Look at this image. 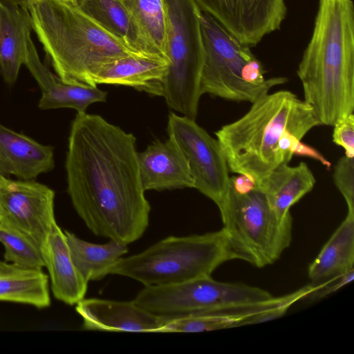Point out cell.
<instances>
[{
	"instance_id": "cell-27",
	"label": "cell",
	"mask_w": 354,
	"mask_h": 354,
	"mask_svg": "<svg viewBox=\"0 0 354 354\" xmlns=\"http://www.w3.org/2000/svg\"><path fill=\"white\" fill-rule=\"evenodd\" d=\"M0 242L4 261L29 269L42 270L46 262L42 251L26 234L0 221Z\"/></svg>"
},
{
	"instance_id": "cell-15",
	"label": "cell",
	"mask_w": 354,
	"mask_h": 354,
	"mask_svg": "<svg viewBox=\"0 0 354 354\" xmlns=\"http://www.w3.org/2000/svg\"><path fill=\"white\" fill-rule=\"evenodd\" d=\"M24 64L41 91L38 104L41 109L69 108L84 113L90 104L106 100L107 93L97 86L69 84L52 73L41 62L32 39Z\"/></svg>"
},
{
	"instance_id": "cell-12",
	"label": "cell",
	"mask_w": 354,
	"mask_h": 354,
	"mask_svg": "<svg viewBox=\"0 0 354 354\" xmlns=\"http://www.w3.org/2000/svg\"><path fill=\"white\" fill-rule=\"evenodd\" d=\"M241 44L252 47L281 27L285 0H192Z\"/></svg>"
},
{
	"instance_id": "cell-28",
	"label": "cell",
	"mask_w": 354,
	"mask_h": 354,
	"mask_svg": "<svg viewBox=\"0 0 354 354\" xmlns=\"http://www.w3.org/2000/svg\"><path fill=\"white\" fill-rule=\"evenodd\" d=\"M333 178L345 199L347 213L354 214V158H340L334 167Z\"/></svg>"
},
{
	"instance_id": "cell-30",
	"label": "cell",
	"mask_w": 354,
	"mask_h": 354,
	"mask_svg": "<svg viewBox=\"0 0 354 354\" xmlns=\"http://www.w3.org/2000/svg\"><path fill=\"white\" fill-rule=\"evenodd\" d=\"M353 279L354 268L323 283H317L316 288L309 292L304 299L314 301L323 299L351 283Z\"/></svg>"
},
{
	"instance_id": "cell-4",
	"label": "cell",
	"mask_w": 354,
	"mask_h": 354,
	"mask_svg": "<svg viewBox=\"0 0 354 354\" xmlns=\"http://www.w3.org/2000/svg\"><path fill=\"white\" fill-rule=\"evenodd\" d=\"M32 29L57 75L64 82L95 86L108 63L137 54L110 35L75 1L34 0L28 6Z\"/></svg>"
},
{
	"instance_id": "cell-14",
	"label": "cell",
	"mask_w": 354,
	"mask_h": 354,
	"mask_svg": "<svg viewBox=\"0 0 354 354\" xmlns=\"http://www.w3.org/2000/svg\"><path fill=\"white\" fill-rule=\"evenodd\" d=\"M137 158L145 191L194 188L187 158L171 138L152 142Z\"/></svg>"
},
{
	"instance_id": "cell-26",
	"label": "cell",
	"mask_w": 354,
	"mask_h": 354,
	"mask_svg": "<svg viewBox=\"0 0 354 354\" xmlns=\"http://www.w3.org/2000/svg\"><path fill=\"white\" fill-rule=\"evenodd\" d=\"M121 1L129 10L152 46L167 59V15L165 1Z\"/></svg>"
},
{
	"instance_id": "cell-21",
	"label": "cell",
	"mask_w": 354,
	"mask_h": 354,
	"mask_svg": "<svg viewBox=\"0 0 354 354\" xmlns=\"http://www.w3.org/2000/svg\"><path fill=\"white\" fill-rule=\"evenodd\" d=\"M316 180L308 165L301 162L291 167L283 164L264 180L259 190L263 192L269 203L282 219L292 218L290 209L314 187Z\"/></svg>"
},
{
	"instance_id": "cell-33",
	"label": "cell",
	"mask_w": 354,
	"mask_h": 354,
	"mask_svg": "<svg viewBox=\"0 0 354 354\" xmlns=\"http://www.w3.org/2000/svg\"><path fill=\"white\" fill-rule=\"evenodd\" d=\"M70 1H75V0H70Z\"/></svg>"
},
{
	"instance_id": "cell-5",
	"label": "cell",
	"mask_w": 354,
	"mask_h": 354,
	"mask_svg": "<svg viewBox=\"0 0 354 354\" xmlns=\"http://www.w3.org/2000/svg\"><path fill=\"white\" fill-rule=\"evenodd\" d=\"M232 259L236 257L222 228L203 234L166 237L140 253L120 258L109 274L131 278L145 286L171 285L211 276Z\"/></svg>"
},
{
	"instance_id": "cell-7",
	"label": "cell",
	"mask_w": 354,
	"mask_h": 354,
	"mask_svg": "<svg viewBox=\"0 0 354 354\" xmlns=\"http://www.w3.org/2000/svg\"><path fill=\"white\" fill-rule=\"evenodd\" d=\"M167 15L166 75L160 82L158 96L174 111L192 120L198 114L204 46L201 10L192 0H165Z\"/></svg>"
},
{
	"instance_id": "cell-9",
	"label": "cell",
	"mask_w": 354,
	"mask_h": 354,
	"mask_svg": "<svg viewBox=\"0 0 354 354\" xmlns=\"http://www.w3.org/2000/svg\"><path fill=\"white\" fill-rule=\"evenodd\" d=\"M273 297L258 287L218 281L206 276L176 284L145 286L133 301L157 315L175 317L254 304Z\"/></svg>"
},
{
	"instance_id": "cell-25",
	"label": "cell",
	"mask_w": 354,
	"mask_h": 354,
	"mask_svg": "<svg viewBox=\"0 0 354 354\" xmlns=\"http://www.w3.org/2000/svg\"><path fill=\"white\" fill-rule=\"evenodd\" d=\"M255 313L253 304L228 307L220 310L169 317L160 333L205 332L241 326L243 322Z\"/></svg>"
},
{
	"instance_id": "cell-10",
	"label": "cell",
	"mask_w": 354,
	"mask_h": 354,
	"mask_svg": "<svg viewBox=\"0 0 354 354\" xmlns=\"http://www.w3.org/2000/svg\"><path fill=\"white\" fill-rule=\"evenodd\" d=\"M167 133L187 158L194 180V188L211 199L218 207L231 186L225 156L217 139L195 121L170 113Z\"/></svg>"
},
{
	"instance_id": "cell-32",
	"label": "cell",
	"mask_w": 354,
	"mask_h": 354,
	"mask_svg": "<svg viewBox=\"0 0 354 354\" xmlns=\"http://www.w3.org/2000/svg\"><path fill=\"white\" fill-rule=\"evenodd\" d=\"M6 180L7 178L6 176L0 174V187L3 185Z\"/></svg>"
},
{
	"instance_id": "cell-18",
	"label": "cell",
	"mask_w": 354,
	"mask_h": 354,
	"mask_svg": "<svg viewBox=\"0 0 354 354\" xmlns=\"http://www.w3.org/2000/svg\"><path fill=\"white\" fill-rule=\"evenodd\" d=\"M167 58L160 55L132 54L118 58L93 77V84L122 85L157 95L158 84L166 75Z\"/></svg>"
},
{
	"instance_id": "cell-24",
	"label": "cell",
	"mask_w": 354,
	"mask_h": 354,
	"mask_svg": "<svg viewBox=\"0 0 354 354\" xmlns=\"http://www.w3.org/2000/svg\"><path fill=\"white\" fill-rule=\"evenodd\" d=\"M64 232L71 259L88 283L109 274L111 267L128 252L126 244L114 240L96 244L84 241L71 232Z\"/></svg>"
},
{
	"instance_id": "cell-11",
	"label": "cell",
	"mask_w": 354,
	"mask_h": 354,
	"mask_svg": "<svg viewBox=\"0 0 354 354\" xmlns=\"http://www.w3.org/2000/svg\"><path fill=\"white\" fill-rule=\"evenodd\" d=\"M55 192L32 180L7 178L0 187V221L28 236L42 251L56 223Z\"/></svg>"
},
{
	"instance_id": "cell-29",
	"label": "cell",
	"mask_w": 354,
	"mask_h": 354,
	"mask_svg": "<svg viewBox=\"0 0 354 354\" xmlns=\"http://www.w3.org/2000/svg\"><path fill=\"white\" fill-rule=\"evenodd\" d=\"M333 127V142L344 148L346 156L354 158L353 113L339 120Z\"/></svg>"
},
{
	"instance_id": "cell-1",
	"label": "cell",
	"mask_w": 354,
	"mask_h": 354,
	"mask_svg": "<svg viewBox=\"0 0 354 354\" xmlns=\"http://www.w3.org/2000/svg\"><path fill=\"white\" fill-rule=\"evenodd\" d=\"M137 153L133 133L99 115L77 113L65 162L68 194L94 234L126 245L143 235L151 211Z\"/></svg>"
},
{
	"instance_id": "cell-2",
	"label": "cell",
	"mask_w": 354,
	"mask_h": 354,
	"mask_svg": "<svg viewBox=\"0 0 354 354\" xmlns=\"http://www.w3.org/2000/svg\"><path fill=\"white\" fill-rule=\"evenodd\" d=\"M321 125L313 109L290 91L267 93L252 103L241 118L215 132L229 171L244 176L259 189L278 167L295 154L328 161L301 143L314 127Z\"/></svg>"
},
{
	"instance_id": "cell-8",
	"label": "cell",
	"mask_w": 354,
	"mask_h": 354,
	"mask_svg": "<svg viewBox=\"0 0 354 354\" xmlns=\"http://www.w3.org/2000/svg\"><path fill=\"white\" fill-rule=\"evenodd\" d=\"M218 209L236 259L263 268L274 263L290 245L292 218H280L263 192H240L231 184Z\"/></svg>"
},
{
	"instance_id": "cell-23",
	"label": "cell",
	"mask_w": 354,
	"mask_h": 354,
	"mask_svg": "<svg viewBox=\"0 0 354 354\" xmlns=\"http://www.w3.org/2000/svg\"><path fill=\"white\" fill-rule=\"evenodd\" d=\"M0 301L37 308L50 304L48 276L42 270L24 268L0 260Z\"/></svg>"
},
{
	"instance_id": "cell-22",
	"label": "cell",
	"mask_w": 354,
	"mask_h": 354,
	"mask_svg": "<svg viewBox=\"0 0 354 354\" xmlns=\"http://www.w3.org/2000/svg\"><path fill=\"white\" fill-rule=\"evenodd\" d=\"M354 214L347 213L333 235L309 265L308 278L321 283L354 268Z\"/></svg>"
},
{
	"instance_id": "cell-16",
	"label": "cell",
	"mask_w": 354,
	"mask_h": 354,
	"mask_svg": "<svg viewBox=\"0 0 354 354\" xmlns=\"http://www.w3.org/2000/svg\"><path fill=\"white\" fill-rule=\"evenodd\" d=\"M55 166L52 147L0 124V174L32 180Z\"/></svg>"
},
{
	"instance_id": "cell-17",
	"label": "cell",
	"mask_w": 354,
	"mask_h": 354,
	"mask_svg": "<svg viewBox=\"0 0 354 354\" xmlns=\"http://www.w3.org/2000/svg\"><path fill=\"white\" fill-rule=\"evenodd\" d=\"M32 30L28 8L0 0V71L8 84L26 61Z\"/></svg>"
},
{
	"instance_id": "cell-6",
	"label": "cell",
	"mask_w": 354,
	"mask_h": 354,
	"mask_svg": "<svg viewBox=\"0 0 354 354\" xmlns=\"http://www.w3.org/2000/svg\"><path fill=\"white\" fill-rule=\"evenodd\" d=\"M201 28L205 53L201 77L202 95L253 103L273 87L288 82L285 77L266 78V71L250 47L239 43L203 12Z\"/></svg>"
},
{
	"instance_id": "cell-20",
	"label": "cell",
	"mask_w": 354,
	"mask_h": 354,
	"mask_svg": "<svg viewBox=\"0 0 354 354\" xmlns=\"http://www.w3.org/2000/svg\"><path fill=\"white\" fill-rule=\"evenodd\" d=\"M75 1L84 12L106 31L133 53L164 57L152 46L121 0H75Z\"/></svg>"
},
{
	"instance_id": "cell-19",
	"label": "cell",
	"mask_w": 354,
	"mask_h": 354,
	"mask_svg": "<svg viewBox=\"0 0 354 354\" xmlns=\"http://www.w3.org/2000/svg\"><path fill=\"white\" fill-rule=\"evenodd\" d=\"M44 257L54 297L68 304L75 305L84 298L88 282L75 266L64 231L53 224L48 235Z\"/></svg>"
},
{
	"instance_id": "cell-3",
	"label": "cell",
	"mask_w": 354,
	"mask_h": 354,
	"mask_svg": "<svg viewBox=\"0 0 354 354\" xmlns=\"http://www.w3.org/2000/svg\"><path fill=\"white\" fill-rule=\"evenodd\" d=\"M304 101L321 125L354 112V6L352 0H319L310 39L297 71Z\"/></svg>"
},
{
	"instance_id": "cell-13",
	"label": "cell",
	"mask_w": 354,
	"mask_h": 354,
	"mask_svg": "<svg viewBox=\"0 0 354 354\" xmlns=\"http://www.w3.org/2000/svg\"><path fill=\"white\" fill-rule=\"evenodd\" d=\"M75 310L82 318L84 330L160 333L168 318L153 314L133 301L84 298Z\"/></svg>"
},
{
	"instance_id": "cell-31",
	"label": "cell",
	"mask_w": 354,
	"mask_h": 354,
	"mask_svg": "<svg viewBox=\"0 0 354 354\" xmlns=\"http://www.w3.org/2000/svg\"><path fill=\"white\" fill-rule=\"evenodd\" d=\"M9 3L21 6L24 8H28L29 4L34 0H3Z\"/></svg>"
}]
</instances>
